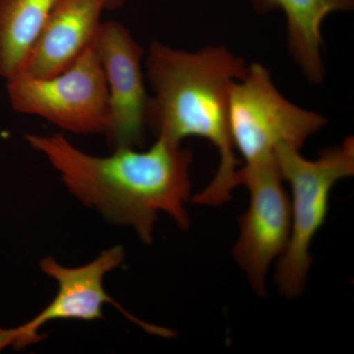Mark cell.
Here are the masks:
<instances>
[{
  "mask_svg": "<svg viewBox=\"0 0 354 354\" xmlns=\"http://www.w3.org/2000/svg\"><path fill=\"white\" fill-rule=\"evenodd\" d=\"M26 140L79 201L111 223L132 227L144 243H152L162 212L183 230L189 227L185 204L193 156L181 144L158 137L147 151L118 148L108 157H95L62 134H27Z\"/></svg>",
  "mask_w": 354,
  "mask_h": 354,
  "instance_id": "obj_1",
  "label": "cell"
},
{
  "mask_svg": "<svg viewBox=\"0 0 354 354\" xmlns=\"http://www.w3.org/2000/svg\"><path fill=\"white\" fill-rule=\"evenodd\" d=\"M145 65L153 91L148 127L156 137L177 144L199 137L220 155L215 177L193 202L209 206L227 202L236 187L239 165L228 127V95L248 65L223 46L189 53L157 41L149 48Z\"/></svg>",
  "mask_w": 354,
  "mask_h": 354,
  "instance_id": "obj_2",
  "label": "cell"
},
{
  "mask_svg": "<svg viewBox=\"0 0 354 354\" xmlns=\"http://www.w3.org/2000/svg\"><path fill=\"white\" fill-rule=\"evenodd\" d=\"M274 155L281 178L290 184L292 194L290 241L279 257L276 283L283 297L295 298L306 283L312 264L310 247L327 218L330 191L354 174V138L348 137L313 160L290 145L279 146Z\"/></svg>",
  "mask_w": 354,
  "mask_h": 354,
  "instance_id": "obj_3",
  "label": "cell"
},
{
  "mask_svg": "<svg viewBox=\"0 0 354 354\" xmlns=\"http://www.w3.org/2000/svg\"><path fill=\"white\" fill-rule=\"evenodd\" d=\"M327 120L299 108L279 93L264 65H248L228 95V127L235 151L245 164L274 155L281 145L301 149Z\"/></svg>",
  "mask_w": 354,
  "mask_h": 354,
  "instance_id": "obj_4",
  "label": "cell"
},
{
  "mask_svg": "<svg viewBox=\"0 0 354 354\" xmlns=\"http://www.w3.org/2000/svg\"><path fill=\"white\" fill-rule=\"evenodd\" d=\"M6 80L11 106L18 113L39 116L78 134L108 131V86L93 44L57 75L39 78L17 73Z\"/></svg>",
  "mask_w": 354,
  "mask_h": 354,
  "instance_id": "obj_5",
  "label": "cell"
},
{
  "mask_svg": "<svg viewBox=\"0 0 354 354\" xmlns=\"http://www.w3.org/2000/svg\"><path fill=\"white\" fill-rule=\"evenodd\" d=\"M235 184L246 186L250 202L239 218L234 259L256 295L264 297L268 270L285 252L291 232L290 199L276 155L244 165L236 172Z\"/></svg>",
  "mask_w": 354,
  "mask_h": 354,
  "instance_id": "obj_6",
  "label": "cell"
},
{
  "mask_svg": "<svg viewBox=\"0 0 354 354\" xmlns=\"http://www.w3.org/2000/svg\"><path fill=\"white\" fill-rule=\"evenodd\" d=\"M101 62L109 102L106 135L114 149L138 148L148 129L150 95L147 92L145 50L124 25L102 22L93 43Z\"/></svg>",
  "mask_w": 354,
  "mask_h": 354,
  "instance_id": "obj_7",
  "label": "cell"
},
{
  "mask_svg": "<svg viewBox=\"0 0 354 354\" xmlns=\"http://www.w3.org/2000/svg\"><path fill=\"white\" fill-rule=\"evenodd\" d=\"M124 256V249L118 245L102 251L94 261L81 267H64L50 256L44 258L41 271L57 281L58 290L50 304L31 319L35 327L39 330L44 324L55 320H102V306L109 304L149 334L171 337L174 334L171 330L151 325L131 315L104 290V276L120 267Z\"/></svg>",
  "mask_w": 354,
  "mask_h": 354,
  "instance_id": "obj_8",
  "label": "cell"
},
{
  "mask_svg": "<svg viewBox=\"0 0 354 354\" xmlns=\"http://www.w3.org/2000/svg\"><path fill=\"white\" fill-rule=\"evenodd\" d=\"M106 10L104 0H57L18 73L44 78L68 68L94 43Z\"/></svg>",
  "mask_w": 354,
  "mask_h": 354,
  "instance_id": "obj_9",
  "label": "cell"
},
{
  "mask_svg": "<svg viewBox=\"0 0 354 354\" xmlns=\"http://www.w3.org/2000/svg\"><path fill=\"white\" fill-rule=\"evenodd\" d=\"M252 3L259 13L277 9L283 13L291 57L310 82H322L323 22L332 14L353 10L354 0H252Z\"/></svg>",
  "mask_w": 354,
  "mask_h": 354,
  "instance_id": "obj_10",
  "label": "cell"
},
{
  "mask_svg": "<svg viewBox=\"0 0 354 354\" xmlns=\"http://www.w3.org/2000/svg\"><path fill=\"white\" fill-rule=\"evenodd\" d=\"M57 0H0V75L22 69Z\"/></svg>",
  "mask_w": 354,
  "mask_h": 354,
  "instance_id": "obj_11",
  "label": "cell"
},
{
  "mask_svg": "<svg viewBox=\"0 0 354 354\" xmlns=\"http://www.w3.org/2000/svg\"><path fill=\"white\" fill-rule=\"evenodd\" d=\"M41 341H43V335L39 334V330L32 325L31 320L12 329L0 328V351L9 346L16 349L25 348Z\"/></svg>",
  "mask_w": 354,
  "mask_h": 354,
  "instance_id": "obj_12",
  "label": "cell"
},
{
  "mask_svg": "<svg viewBox=\"0 0 354 354\" xmlns=\"http://www.w3.org/2000/svg\"><path fill=\"white\" fill-rule=\"evenodd\" d=\"M125 0H104L106 10H113L124 3Z\"/></svg>",
  "mask_w": 354,
  "mask_h": 354,
  "instance_id": "obj_13",
  "label": "cell"
}]
</instances>
